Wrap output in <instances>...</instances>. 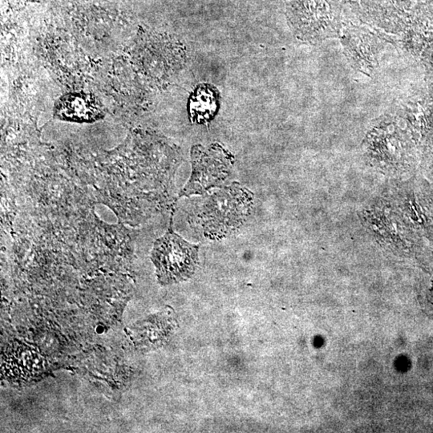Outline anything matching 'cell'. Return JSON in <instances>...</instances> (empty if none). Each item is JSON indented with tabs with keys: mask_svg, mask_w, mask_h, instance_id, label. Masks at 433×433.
<instances>
[{
	"mask_svg": "<svg viewBox=\"0 0 433 433\" xmlns=\"http://www.w3.org/2000/svg\"><path fill=\"white\" fill-rule=\"evenodd\" d=\"M170 223L167 232L156 240L151 252L157 279L163 286L190 279L198 264L199 245L174 232L172 220Z\"/></svg>",
	"mask_w": 433,
	"mask_h": 433,
	"instance_id": "7a4b0ae2",
	"label": "cell"
},
{
	"mask_svg": "<svg viewBox=\"0 0 433 433\" xmlns=\"http://www.w3.org/2000/svg\"><path fill=\"white\" fill-rule=\"evenodd\" d=\"M219 107V92L209 85L196 88L189 100L188 111L193 122L205 124L214 118Z\"/></svg>",
	"mask_w": 433,
	"mask_h": 433,
	"instance_id": "5b68a950",
	"label": "cell"
},
{
	"mask_svg": "<svg viewBox=\"0 0 433 433\" xmlns=\"http://www.w3.org/2000/svg\"><path fill=\"white\" fill-rule=\"evenodd\" d=\"M254 194L239 183L220 187L205 200L198 212L197 223L204 235L221 239L233 234L250 214Z\"/></svg>",
	"mask_w": 433,
	"mask_h": 433,
	"instance_id": "6da1fadb",
	"label": "cell"
},
{
	"mask_svg": "<svg viewBox=\"0 0 433 433\" xmlns=\"http://www.w3.org/2000/svg\"><path fill=\"white\" fill-rule=\"evenodd\" d=\"M105 117L103 105L94 96L85 92L64 95L56 101L54 117L60 121L92 123Z\"/></svg>",
	"mask_w": 433,
	"mask_h": 433,
	"instance_id": "277c9868",
	"label": "cell"
},
{
	"mask_svg": "<svg viewBox=\"0 0 433 433\" xmlns=\"http://www.w3.org/2000/svg\"><path fill=\"white\" fill-rule=\"evenodd\" d=\"M192 173L179 197L201 195L221 187L230 176L234 157L219 144L194 146L191 150Z\"/></svg>",
	"mask_w": 433,
	"mask_h": 433,
	"instance_id": "3957f363",
	"label": "cell"
}]
</instances>
